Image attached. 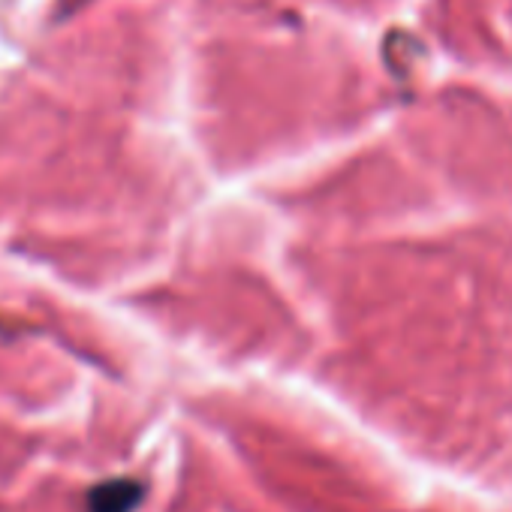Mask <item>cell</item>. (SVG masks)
<instances>
[{
  "instance_id": "cell-1",
  "label": "cell",
  "mask_w": 512,
  "mask_h": 512,
  "mask_svg": "<svg viewBox=\"0 0 512 512\" xmlns=\"http://www.w3.org/2000/svg\"><path fill=\"white\" fill-rule=\"evenodd\" d=\"M145 485L136 479H109L88 491V512H136Z\"/></svg>"
}]
</instances>
